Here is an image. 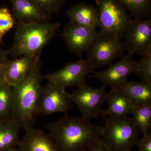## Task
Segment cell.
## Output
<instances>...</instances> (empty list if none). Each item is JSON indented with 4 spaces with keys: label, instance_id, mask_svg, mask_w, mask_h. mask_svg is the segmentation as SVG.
I'll list each match as a JSON object with an SVG mask.
<instances>
[{
    "label": "cell",
    "instance_id": "obj_6",
    "mask_svg": "<svg viewBox=\"0 0 151 151\" xmlns=\"http://www.w3.org/2000/svg\"><path fill=\"white\" fill-rule=\"evenodd\" d=\"M94 70L89 59L81 58L68 63L59 70L42 75V78L47 83L65 89L74 86L80 87L86 84L87 76Z\"/></svg>",
    "mask_w": 151,
    "mask_h": 151
},
{
    "label": "cell",
    "instance_id": "obj_19",
    "mask_svg": "<svg viewBox=\"0 0 151 151\" xmlns=\"http://www.w3.org/2000/svg\"><path fill=\"white\" fill-rule=\"evenodd\" d=\"M20 127L11 118L0 120V151L17 147L19 142Z\"/></svg>",
    "mask_w": 151,
    "mask_h": 151
},
{
    "label": "cell",
    "instance_id": "obj_31",
    "mask_svg": "<svg viewBox=\"0 0 151 151\" xmlns=\"http://www.w3.org/2000/svg\"><path fill=\"white\" fill-rule=\"evenodd\" d=\"M81 151H87V149H85V150H83Z\"/></svg>",
    "mask_w": 151,
    "mask_h": 151
},
{
    "label": "cell",
    "instance_id": "obj_27",
    "mask_svg": "<svg viewBox=\"0 0 151 151\" xmlns=\"http://www.w3.org/2000/svg\"><path fill=\"white\" fill-rule=\"evenodd\" d=\"M87 151H106L101 143L100 139L91 144L87 148Z\"/></svg>",
    "mask_w": 151,
    "mask_h": 151
},
{
    "label": "cell",
    "instance_id": "obj_25",
    "mask_svg": "<svg viewBox=\"0 0 151 151\" xmlns=\"http://www.w3.org/2000/svg\"><path fill=\"white\" fill-rule=\"evenodd\" d=\"M39 8L50 15L57 14L62 9L65 0H30Z\"/></svg>",
    "mask_w": 151,
    "mask_h": 151
},
{
    "label": "cell",
    "instance_id": "obj_9",
    "mask_svg": "<svg viewBox=\"0 0 151 151\" xmlns=\"http://www.w3.org/2000/svg\"><path fill=\"white\" fill-rule=\"evenodd\" d=\"M124 41L128 54L142 55L151 51V19H132L125 33Z\"/></svg>",
    "mask_w": 151,
    "mask_h": 151
},
{
    "label": "cell",
    "instance_id": "obj_7",
    "mask_svg": "<svg viewBox=\"0 0 151 151\" xmlns=\"http://www.w3.org/2000/svg\"><path fill=\"white\" fill-rule=\"evenodd\" d=\"M127 51L123 40L101 35L94 41L87 50V59L95 69L101 68L122 57Z\"/></svg>",
    "mask_w": 151,
    "mask_h": 151
},
{
    "label": "cell",
    "instance_id": "obj_28",
    "mask_svg": "<svg viewBox=\"0 0 151 151\" xmlns=\"http://www.w3.org/2000/svg\"><path fill=\"white\" fill-rule=\"evenodd\" d=\"M7 62L0 63V86L6 82L4 78V69Z\"/></svg>",
    "mask_w": 151,
    "mask_h": 151
},
{
    "label": "cell",
    "instance_id": "obj_29",
    "mask_svg": "<svg viewBox=\"0 0 151 151\" xmlns=\"http://www.w3.org/2000/svg\"><path fill=\"white\" fill-rule=\"evenodd\" d=\"M9 60L6 51L3 50L0 47V63L6 62Z\"/></svg>",
    "mask_w": 151,
    "mask_h": 151
},
{
    "label": "cell",
    "instance_id": "obj_20",
    "mask_svg": "<svg viewBox=\"0 0 151 151\" xmlns=\"http://www.w3.org/2000/svg\"><path fill=\"white\" fill-rule=\"evenodd\" d=\"M134 19L150 18L151 0H117Z\"/></svg>",
    "mask_w": 151,
    "mask_h": 151
},
{
    "label": "cell",
    "instance_id": "obj_8",
    "mask_svg": "<svg viewBox=\"0 0 151 151\" xmlns=\"http://www.w3.org/2000/svg\"><path fill=\"white\" fill-rule=\"evenodd\" d=\"M106 86L104 84L94 88L86 84L70 94L71 102L78 106L82 117L90 121L100 115L102 105L107 100Z\"/></svg>",
    "mask_w": 151,
    "mask_h": 151
},
{
    "label": "cell",
    "instance_id": "obj_11",
    "mask_svg": "<svg viewBox=\"0 0 151 151\" xmlns=\"http://www.w3.org/2000/svg\"><path fill=\"white\" fill-rule=\"evenodd\" d=\"M70 94L65 88L46 82L42 89L38 116H46L55 113H67L72 103Z\"/></svg>",
    "mask_w": 151,
    "mask_h": 151
},
{
    "label": "cell",
    "instance_id": "obj_13",
    "mask_svg": "<svg viewBox=\"0 0 151 151\" xmlns=\"http://www.w3.org/2000/svg\"><path fill=\"white\" fill-rule=\"evenodd\" d=\"M36 56L24 55L9 60L6 63L4 78L6 83L13 87L20 83L31 72L40 59Z\"/></svg>",
    "mask_w": 151,
    "mask_h": 151
},
{
    "label": "cell",
    "instance_id": "obj_12",
    "mask_svg": "<svg viewBox=\"0 0 151 151\" xmlns=\"http://www.w3.org/2000/svg\"><path fill=\"white\" fill-rule=\"evenodd\" d=\"M110 65L103 71L94 70L92 76L112 88L124 83L129 76L136 74L138 70V62L133 59V55L128 53L124 54L118 62Z\"/></svg>",
    "mask_w": 151,
    "mask_h": 151
},
{
    "label": "cell",
    "instance_id": "obj_23",
    "mask_svg": "<svg viewBox=\"0 0 151 151\" xmlns=\"http://www.w3.org/2000/svg\"><path fill=\"white\" fill-rule=\"evenodd\" d=\"M138 64L136 74L143 82L151 84V51L142 55Z\"/></svg>",
    "mask_w": 151,
    "mask_h": 151
},
{
    "label": "cell",
    "instance_id": "obj_21",
    "mask_svg": "<svg viewBox=\"0 0 151 151\" xmlns=\"http://www.w3.org/2000/svg\"><path fill=\"white\" fill-rule=\"evenodd\" d=\"M132 114L142 134H148L151 126V104L136 105Z\"/></svg>",
    "mask_w": 151,
    "mask_h": 151
},
{
    "label": "cell",
    "instance_id": "obj_26",
    "mask_svg": "<svg viewBox=\"0 0 151 151\" xmlns=\"http://www.w3.org/2000/svg\"><path fill=\"white\" fill-rule=\"evenodd\" d=\"M136 146L139 151H151V133L143 135L142 137L138 140Z\"/></svg>",
    "mask_w": 151,
    "mask_h": 151
},
{
    "label": "cell",
    "instance_id": "obj_10",
    "mask_svg": "<svg viewBox=\"0 0 151 151\" xmlns=\"http://www.w3.org/2000/svg\"><path fill=\"white\" fill-rule=\"evenodd\" d=\"M58 35L69 50L81 58L100 33L69 21Z\"/></svg>",
    "mask_w": 151,
    "mask_h": 151
},
{
    "label": "cell",
    "instance_id": "obj_2",
    "mask_svg": "<svg viewBox=\"0 0 151 151\" xmlns=\"http://www.w3.org/2000/svg\"><path fill=\"white\" fill-rule=\"evenodd\" d=\"M41 60L23 81L13 86V103L12 117L26 131L33 128L43 85Z\"/></svg>",
    "mask_w": 151,
    "mask_h": 151
},
{
    "label": "cell",
    "instance_id": "obj_32",
    "mask_svg": "<svg viewBox=\"0 0 151 151\" xmlns=\"http://www.w3.org/2000/svg\"><path fill=\"white\" fill-rule=\"evenodd\" d=\"M127 151H132V150H130Z\"/></svg>",
    "mask_w": 151,
    "mask_h": 151
},
{
    "label": "cell",
    "instance_id": "obj_15",
    "mask_svg": "<svg viewBox=\"0 0 151 151\" xmlns=\"http://www.w3.org/2000/svg\"><path fill=\"white\" fill-rule=\"evenodd\" d=\"M20 140L17 148L20 151H60L48 134L31 128Z\"/></svg>",
    "mask_w": 151,
    "mask_h": 151
},
{
    "label": "cell",
    "instance_id": "obj_1",
    "mask_svg": "<svg viewBox=\"0 0 151 151\" xmlns=\"http://www.w3.org/2000/svg\"><path fill=\"white\" fill-rule=\"evenodd\" d=\"M49 135L60 151H81L101 139L103 127L96 126L83 117L65 115L47 126Z\"/></svg>",
    "mask_w": 151,
    "mask_h": 151
},
{
    "label": "cell",
    "instance_id": "obj_17",
    "mask_svg": "<svg viewBox=\"0 0 151 151\" xmlns=\"http://www.w3.org/2000/svg\"><path fill=\"white\" fill-rule=\"evenodd\" d=\"M112 89L122 93L134 105L151 104V84L127 80Z\"/></svg>",
    "mask_w": 151,
    "mask_h": 151
},
{
    "label": "cell",
    "instance_id": "obj_24",
    "mask_svg": "<svg viewBox=\"0 0 151 151\" xmlns=\"http://www.w3.org/2000/svg\"><path fill=\"white\" fill-rule=\"evenodd\" d=\"M15 24L12 12L6 7L0 8V44L3 37Z\"/></svg>",
    "mask_w": 151,
    "mask_h": 151
},
{
    "label": "cell",
    "instance_id": "obj_18",
    "mask_svg": "<svg viewBox=\"0 0 151 151\" xmlns=\"http://www.w3.org/2000/svg\"><path fill=\"white\" fill-rule=\"evenodd\" d=\"M106 102L108 108L102 109L100 115L105 119L108 116L119 117L132 114L136 106L122 93L113 89L108 93Z\"/></svg>",
    "mask_w": 151,
    "mask_h": 151
},
{
    "label": "cell",
    "instance_id": "obj_5",
    "mask_svg": "<svg viewBox=\"0 0 151 151\" xmlns=\"http://www.w3.org/2000/svg\"><path fill=\"white\" fill-rule=\"evenodd\" d=\"M98 9L100 35L122 40L132 19L117 0H95Z\"/></svg>",
    "mask_w": 151,
    "mask_h": 151
},
{
    "label": "cell",
    "instance_id": "obj_4",
    "mask_svg": "<svg viewBox=\"0 0 151 151\" xmlns=\"http://www.w3.org/2000/svg\"><path fill=\"white\" fill-rule=\"evenodd\" d=\"M105 120L100 140L106 151H127L136 146L140 131L132 118L108 116Z\"/></svg>",
    "mask_w": 151,
    "mask_h": 151
},
{
    "label": "cell",
    "instance_id": "obj_22",
    "mask_svg": "<svg viewBox=\"0 0 151 151\" xmlns=\"http://www.w3.org/2000/svg\"><path fill=\"white\" fill-rule=\"evenodd\" d=\"M13 103L12 87L5 82L0 86V120L12 118Z\"/></svg>",
    "mask_w": 151,
    "mask_h": 151
},
{
    "label": "cell",
    "instance_id": "obj_14",
    "mask_svg": "<svg viewBox=\"0 0 151 151\" xmlns=\"http://www.w3.org/2000/svg\"><path fill=\"white\" fill-rule=\"evenodd\" d=\"M16 23L49 22L51 15L39 8L30 0H9Z\"/></svg>",
    "mask_w": 151,
    "mask_h": 151
},
{
    "label": "cell",
    "instance_id": "obj_16",
    "mask_svg": "<svg viewBox=\"0 0 151 151\" xmlns=\"http://www.w3.org/2000/svg\"><path fill=\"white\" fill-rule=\"evenodd\" d=\"M70 21L92 30L99 28L97 8L86 3H78L71 6L66 12Z\"/></svg>",
    "mask_w": 151,
    "mask_h": 151
},
{
    "label": "cell",
    "instance_id": "obj_30",
    "mask_svg": "<svg viewBox=\"0 0 151 151\" xmlns=\"http://www.w3.org/2000/svg\"><path fill=\"white\" fill-rule=\"evenodd\" d=\"M4 151H20L18 148L17 147H14L5 150Z\"/></svg>",
    "mask_w": 151,
    "mask_h": 151
},
{
    "label": "cell",
    "instance_id": "obj_3",
    "mask_svg": "<svg viewBox=\"0 0 151 151\" xmlns=\"http://www.w3.org/2000/svg\"><path fill=\"white\" fill-rule=\"evenodd\" d=\"M12 46L6 52L12 59L24 55L41 54L45 46L55 35L60 27L58 22L16 23Z\"/></svg>",
    "mask_w": 151,
    "mask_h": 151
}]
</instances>
